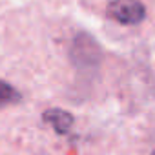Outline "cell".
Instances as JSON below:
<instances>
[{
  "label": "cell",
  "instance_id": "cell-1",
  "mask_svg": "<svg viewBox=\"0 0 155 155\" xmlns=\"http://www.w3.org/2000/svg\"><path fill=\"white\" fill-rule=\"evenodd\" d=\"M110 17L124 26H133L144 20L146 9L140 0H113L108 8Z\"/></svg>",
  "mask_w": 155,
  "mask_h": 155
},
{
  "label": "cell",
  "instance_id": "cell-2",
  "mask_svg": "<svg viewBox=\"0 0 155 155\" xmlns=\"http://www.w3.org/2000/svg\"><path fill=\"white\" fill-rule=\"evenodd\" d=\"M42 119H44V122L51 124V128H53L58 135H66V133L71 130L73 122H75L73 115H71L69 111H66V110H60V108L46 110L44 115H42Z\"/></svg>",
  "mask_w": 155,
  "mask_h": 155
},
{
  "label": "cell",
  "instance_id": "cell-3",
  "mask_svg": "<svg viewBox=\"0 0 155 155\" xmlns=\"http://www.w3.org/2000/svg\"><path fill=\"white\" fill-rule=\"evenodd\" d=\"M22 101V95L8 82L0 81V108H6L11 104H17Z\"/></svg>",
  "mask_w": 155,
  "mask_h": 155
},
{
  "label": "cell",
  "instance_id": "cell-4",
  "mask_svg": "<svg viewBox=\"0 0 155 155\" xmlns=\"http://www.w3.org/2000/svg\"><path fill=\"white\" fill-rule=\"evenodd\" d=\"M151 155H155V151H153V153H151Z\"/></svg>",
  "mask_w": 155,
  "mask_h": 155
}]
</instances>
